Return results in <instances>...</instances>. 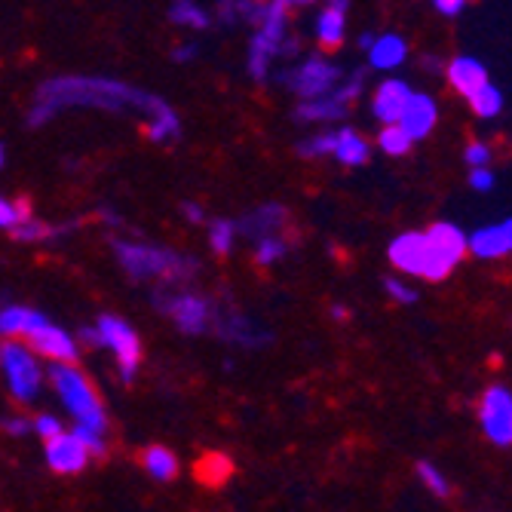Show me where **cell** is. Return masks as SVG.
I'll list each match as a JSON object with an SVG mask.
<instances>
[{
  "label": "cell",
  "mask_w": 512,
  "mask_h": 512,
  "mask_svg": "<svg viewBox=\"0 0 512 512\" xmlns=\"http://www.w3.org/2000/svg\"><path fill=\"white\" fill-rule=\"evenodd\" d=\"M157 96L145 89H135L114 77H86V74H65L40 83L34 105L28 111V126H46L65 108H99V111H138L151 117L157 108Z\"/></svg>",
  "instance_id": "1"
},
{
  "label": "cell",
  "mask_w": 512,
  "mask_h": 512,
  "mask_svg": "<svg viewBox=\"0 0 512 512\" xmlns=\"http://www.w3.org/2000/svg\"><path fill=\"white\" fill-rule=\"evenodd\" d=\"M114 255L120 267L135 279V283H148V279H163V286H181L197 273V261L188 255H178L163 246L151 243H129L114 240Z\"/></svg>",
  "instance_id": "2"
},
{
  "label": "cell",
  "mask_w": 512,
  "mask_h": 512,
  "mask_svg": "<svg viewBox=\"0 0 512 512\" xmlns=\"http://www.w3.org/2000/svg\"><path fill=\"white\" fill-rule=\"evenodd\" d=\"M50 381H53L56 396L62 399L65 411L74 417L80 430H92V433L108 436L105 405L77 365H50Z\"/></svg>",
  "instance_id": "3"
},
{
  "label": "cell",
  "mask_w": 512,
  "mask_h": 512,
  "mask_svg": "<svg viewBox=\"0 0 512 512\" xmlns=\"http://www.w3.org/2000/svg\"><path fill=\"white\" fill-rule=\"evenodd\" d=\"M80 341L86 347L111 350L117 359V368H120V378L126 384L135 381V371H138V365H142V341H138V332L126 319H120L114 313H102L92 329H80Z\"/></svg>",
  "instance_id": "4"
},
{
  "label": "cell",
  "mask_w": 512,
  "mask_h": 512,
  "mask_svg": "<svg viewBox=\"0 0 512 512\" xmlns=\"http://www.w3.org/2000/svg\"><path fill=\"white\" fill-rule=\"evenodd\" d=\"M0 371L7 375L10 393L16 402L28 405L43 390V368L28 344L22 341H4L0 344Z\"/></svg>",
  "instance_id": "5"
},
{
  "label": "cell",
  "mask_w": 512,
  "mask_h": 512,
  "mask_svg": "<svg viewBox=\"0 0 512 512\" xmlns=\"http://www.w3.org/2000/svg\"><path fill=\"white\" fill-rule=\"evenodd\" d=\"M154 304L178 325V332L184 335H203L212 329L215 319V304L197 292H172V289H157Z\"/></svg>",
  "instance_id": "6"
},
{
  "label": "cell",
  "mask_w": 512,
  "mask_h": 512,
  "mask_svg": "<svg viewBox=\"0 0 512 512\" xmlns=\"http://www.w3.org/2000/svg\"><path fill=\"white\" fill-rule=\"evenodd\" d=\"M283 83L304 102H316V99L332 96V92L341 86V68L322 56H310L301 65L289 68L283 74Z\"/></svg>",
  "instance_id": "7"
},
{
  "label": "cell",
  "mask_w": 512,
  "mask_h": 512,
  "mask_svg": "<svg viewBox=\"0 0 512 512\" xmlns=\"http://www.w3.org/2000/svg\"><path fill=\"white\" fill-rule=\"evenodd\" d=\"M427 243H430V261H427L424 279H430V283H442V279L463 261V255H467V249H470L467 234H463L457 224H448V221H439L427 230Z\"/></svg>",
  "instance_id": "8"
},
{
  "label": "cell",
  "mask_w": 512,
  "mask_h": 512,
  "mask_svg": "<svg viewBox=\"0 0 512 512\" xmlns=\"http://www.w3.org/2000/svg\"><path fill=\"white\" fill-rule=\"evenodd\" d=\"M479 424H482V433L506 448L512 445V393L500 384L488 387L479 399Z\"/></svg>",
  "instance_id": "9"
},
{
  "label": "cell",
  "mask_w": 512,
  "mask_h": 512,
  "mask_svg": "<svg viewBox=\"0 0 512 512\" xmlns=\"http://www.w3.org/2000/svg\"><path fill=\"white\" fill-rule=\"evenodd\" d=\"M25 344L31 347L34 356L50 359L53 365H74L77 356H80V341L71 332H65L62 325L50 322V319H46L37 332H31Z\"/></svg>",
  "instance_id": "10"
},
{
  "label": "cell",
  "mask_w": 512,
  "mask_h": 512,
  "mask_svg": "<svg viewBox=\"0 0 512 512\" xmlns=\"http://www.w3.org/2000/svg\"><path fill=\"white\" fill-rule=\"evenodd\" d=\"M212 329L221 341L230 344H240V347H264L270 341V332L261 329V325L246 316V313H234V310H218L215 307V319H212Z\"/></svg>",
  "instance_id": "11"
},
{
  "label": "cell",
  "mask_w": 512,
  "mask_h": 512,
  "mask_svg": "<svg viewBox=\"0 0 512 512\" xmlns=\"http://www.w3.org/2000/svg\"><path fill=\"white\" fill-rule=\"evenodd\" d=\"M43 457H46V467L59 476H77L89 467V460H92V454L74 436V430L56 436L53 442H43Z\"/></svg>",
  "instance_id": "12"
},
{
  "label": "cell",
  "mask_w": 512,
  "mask_h": 512,
  "mask_svg": "<svg viewBox=\"0 0 512 512\" xmlns=\"http://www.w3.org/2000/svg\"><path fill=\"white\" fill-rule=\"evenodd\" d=\"M390 261L399 273L405 276H421L427 273V261H430V243H427V230L417 234V230H408V234L396 237L390 243Z\"/></svg>",
  "instance_id": "13"
},
{
  "label": "cell",
  "mask_w": 512,
  "mask_h": 512,
  "mask_svg": "<svg viewBox=\"0 0 512 512\" xmlns=\"http://www.w3.org/2000/svg\"><path fill=\"white\" fill-rule=\"evenodd\" d=\"M436 120H439V108L436 102L427 96V92H411V99L399 117V126L408 132L411 142H421V138H427L433 129H436Z\"/></svg>",
  "instance_id": "14"
},
{
  "label": "cell",
  "mask_w": 512,
  "mask_h": 512,
  "mask_svg": "<svg viewBox=\"0 0 512 512\" xmlns=\"http://www.w3.org/2000/svg\"><path fill=\"white\" fill-rule=\"evenodd\" d=\"M411 92H414V89H411L405 80H399V77L384 80V83L375 89V99H371V114H375L384 126L399 123V117H402V111H405V105H408V99H411Z\"/></svg>",
  "instance_id": "15"
},
{
  "label": "cell",
  "mask_w": 512,
  "mask_h": 512,
  "mask_svg": "<svg viewBox=\"0 0 512 512\" xmlns=\"http://www.w3.org/2000/svg\"><path fill=\"white\" fill-rule=\"evenodd\" d=\"M283 227H286V209L276 206V203L258 206V209H252L249 215H243L237 221L240 234H246L255 243H261L264 237H279V230H283Z\"/></svg>",
  "instance_id": "16"
},
{
  "label": "cell",
  "mask_w": 512,
  "mask_h": 512,
  "mask_svg": "<svg viewBox=\"0 0 512 512\" xmlns=\"http://www.w3.org/2000/svg\"><path fill=\"white\" fill-rule=\"evenodd\" d=\"M448 83L460 92L463 99H473L476 92H482L491 80H488V71L479 59L473 56H457L448 62Z\"/></svg>",
  "instance_id": "17"
},
{
  "label": "cell",
  "mask_w": 512,
  "mask_h": 512,
  "mask_svg": "<svg viewBox=\"0 0 512 512\" xmlns=\"http://www.w3.org/2000/svg\"><path fill=\"white\" fill-rule=\"evenodd\" d=\"M43 322H46V316L40 310L7 304V307H0V338H7V341L25 338L28 341V335L37 332Z\"/></svg>",
  "instance_id": "18"
},
{
  "label": "cell",
  "mask_w": 512,
  "mask_h": 512,
  "mask_svg": "<svg viewBox=\"0 0 512 512\" xmlns=\"http://www.w3.org/2000/svg\"><path fill=\"white\" fill-rule=\"evenodd\" d=\"M347 4H341V0H335V4H325L316 16V40L325 46V50H338V46L344 43V34H347Z\"/></svg>",
  "instance_id": "19"
},
{
  "label": "cell",
  "mask_w": 512,
  "mask_h": 512,
  "mask_svg": "<svg viewBox=\"0 0 512 512\" xmlns=\"http://www.w3.org/2000/svg\"><path fill=\"white\" fill-rule=\"evenodd\" d=\"M405 59H408V43L399 34L375 37V43H371V50H368V62H371V68H378V71L402 68Z\"/></svg>",
  "instance_id": "20"
},
{
  "label": "cell",
  "mask_w": 512,
  "mask_h": 512,
  "mask_svg": "<svg viewBox=\"0 0 512 512\" xmlns=\"http://www.w3.org/2000/svg\"><path fill=\"white\" fill-rule=\"evenodd\" d=\"M145 132H148L151 142H157V145H172V142H178V138H181V120H178V114L172 111V105H166V102L160 99L157 108H154L151 117H148Z\"/></svg>",
  "instance_id": "21"
},
{
  "label": "cell",
  "mask_w": 512,
  "mask_h": 512,
  "mask_svg": "<svg viewBox=\"0 0 512 512\" xmlns=\"http://www.w3.org/2000/svg\"><path fill=\"white\" fill-rule=\"evenodd\" d=\"M470 243V252L482 261H497V258H506L509 255V246H506V237H503V227L500 224H488V227H479L473 237H467Z\"/></svg>",
  "instance_id": "22"
},
{
  "label": "cell",
  "mask_w": 512,
  "mask_h": 512,
  "mask_svg": "<svg viewBox=\"0 0 512 512\" xmlns=\"http://www.w3.org/2000/svg\"><path fill=\"white\" fill-rule=\"evenodd\" d=\"M371 148L356 129H338V142H335V160L341 166H362L368 160Z\"/></svg>",
  "instance_id": "23"
},
{
  "label": "cell",
  "mask_w": 512,
  "mask_h": 512,
  "mask_svg": "<svg viewBox=\"0 0 512 512\" xmlns=\"http://www.w3.org/2000/svg\"><path fill=\"white\" fill-rule=\"evenodd\" d=\"M279 56V46L273 40H267L264 34L255 31L252 43H249V56H246V68L255 80H267L270 74V62Z\"/></svg>",
  "instance_id": "24"
},
{
  "label": "cell",
  "mask_w": 512,
  "mask_h": 512,
  "mask_svg": "<svg viewBox=\"0 0 512 512\" xmlns=\"http://www.w3.org/2000/svg\"><path fill=\"white\" fill-rule=\"evenodd\" d=\"M142 467L151 479L157 482H172L178 476V457L163 448V445H151L145 454H142Z\"/></svg>",
  "instance_id": "25"
},
{
  "label": "cell",
  "mask_w": 512,
  "mask_h": 512,
  "mask_svg": "<svg viewBox=\"0 0 512 512\" xmlns=\"http://www.w3.org/2000/svg\"><path fill=\"white\" fill-rule=\"evenodd\" d=\"M344 114H347V108L335 99V92L325 99H316V102H301L295 111V117L307 120V123H332V120H341Z\"/></svg>",
  "instance_id": "26"
},
{
  "label": "cell",
  "mask_w": 512,
  "mask_h": 512,
  "mask_svg": "<svg viewBox=\"0 0 512 512\" xmlns=\"http://www.w3.org/2000/svg\"><path fill=\"white\" fill-rule=\"evenodd\" d=\"M237 237H240L237 221H230V218L209 221V246H212L215 255H230V252H234Z\"/></svg>",
  "instance_id": "27"
},
{
  "label": "cell",
  "mask_w": 512,
  "mask_h": 512,
  "mask_svg": "<svg viewBox=\"0 0 512 512\" xmlns=\"http://www.w3.org/2000/svg\"><path fill=\"white\" fill-rule=\"evenodd\" d=\"M169 19L175 25H181V28H194V31H203L212 22L209 13L200 4H194V0H178V4H172L169 7Z\"/></svg>",
  "instance_id": "28"
},
{
  "label": "cell",
  "mask_w": 512,
  "mask_h": 512,
  "mask_svg": "<svg viewBox=\"0 0 512 512\" xmlns=\"http://www.w3.org/2000/svg\"><path fill=\"white\" fill-rule=\"evenodd\" d=\"M378 145H381V151H384L387 157H405V154L414 148V142H411L408 132H405L399 123H393V126H384V129H381Z\"/></svg>",
  "instance_id": "29"
},
{
  "label": "cell",
  "mask_w": 512,
  "mask_h": 512,
  "mask_svg": "<svg viewBox=\"0 0 512 512\" xmlns=\"http://www.w3.org/2000/svg\"><path fill=\"white\" fill-rule=\"evenodd\" d=\"M470 108L476 111V117L494 120V117L503 111V96H500V89H497L494 83H488L482 92H476V96L470 99Z\"/></svg>",
  "instance_id": "30"
},
{
  "label": "cell",
  "mask_w": 512,
  "mask_h": 512,
  "mask_svg": "<svg viewBox=\"0 0 512 512\" xmlns=\"http://www.w3.org/2000/svg\"><path fill=\"white\" fill-rule=\"evenodd\" d=\"M286 255H289V243L283 237H264L261 243H255V261L261 267H273V264L283 261Z\"/></svg>",
  "instance_id": "31"
},
{
  "label": "cell",
  "mask_w": 512,
  "mask_h": 512,
  "mask_svg": "<svg viewBox=\"0 0 512 512\" xmlns=\"http://www.w3.org/2000/svg\"><path fill=\"white\" fill-rule=\"evenodd\" d=\"M335 142H338V132H319V135H310L298 145V154L301 157H325V154H335Z\"/></svg>",
  "instance_id": "32"
},
{
  "label": "cell",
  "mask_w": 512,
  "mask_h": 512,
  "mask_svg": "<svg viewBox=\"0 0 512 512\" xmlns=\"http://www.w3.org/2000/svg\"><path fill=\"white\" fill-rule=\"evenodd\" d=\"M13 237L19 243H37V240H50V224H43L40 218L28 215L19 221V227L13 230Z\"/></svg>",
  "instance_id": "33"
},
{
  "label": "cell",
  "mask_w": 512,
  "mask_h": 512,
  "mask_svg": "<svg viewBox=\"0 0 512 512\" xmlns=\"http://www.w3.org/2000/svg\"><path fill=\"white\" fill-rule=\"evenodd\" d=\"M417 479H421L436 497H448V491H451L445 473L439 467H433V463H417Z\"/></svg>",
  "instance_id": "34"
},
{
  "label": "cell",
  "mask_w": 512,
  "mask_h": 512,
  "mask_svg": "<svg viewBox=\"0 0 512 512\" xmlns=\"http://www.w3.org/2000/svg\"><path fill=\"white\" fill-rule=\"evenodd\" d=\"M31 427H34V436H40L43 442H53L56 436H62V433H65L62 421H59L56 414H50V411H43V414L31 417Z\"/></svg>",
  "instance_id": "35"
},
{
  "label": "cell",
  "mask_w": 512,
  "mask_h": 512,
  "mask_svg": "<svg viewBox=\"0 0 512 512\" xmlns=\"http://www.w3.org/2000/svg\"><path fill=\"white\" fill-rule=\"evenodd\" d=\"M200 476H203L206 482L218 485L221 479L230 476V460H227V457H218V454L206 457V460H203V467H200Z\"/></svg>",
  "instance_id": "36"
},
{
  "label": "cell",
  "mask_w": 512,
  "mask_h": 512,
  "mask_svg": "<svg viewBox=\"0 0 512 512\" xmlns=\"http://www.w3.org/2000/svg\"><path fill=\"white\" fill-rule=\"evenodd\" d=\"M22 218H28V206L25 203H10V200L0 197V227L16 230Z\"/></svg>",
  "instance_id": "37"
},
{
  "label": "cell",
  "mask_w": 512,
  "mask_h": 512,
  "mask_svg": "<svg viewBox=\"0 0 512 512\" xmlns=\"http://www.w3.org/2000/svg\"><path fill=\"white\" fill-rule=\"evenodd\" d=\"M384 289H387V295H390L396 304H414V301H417V289H411L408 283H402L399 276H387V279H384Z\"/></svg>",
  "instance_id": "38"
},
{
  "label": "cell",
  "mask_w": 512,
  "mask_h": 512,
  "mask_svg": "<svg viewBox=\"0 0 512 512\" xmlns=\"http://www.w3.org/2000/svg\"><path fill=\"white\" fill-rule=\"evenodd\" d=\"M74 436L83 442V448H86L92 457H105V451H108V436L92 433V430H80V427H74Z\"/></svg>",
  "instance_id": "39"
},
{
  "label": "cell",
  "mask_w": 512,
  "mask_h": 512,
  "mask_svg": "<svg viewBox=\"0 0 512 512\" xmlns=\"http://www.w3.org/2000/svg\"><path fill=\"white\" fill-rule=\"evenodd\" d=\"M0 430H4L7 436H13V439H22V436L34 433V427H31V417H25V414L4 417V421H0Z\"/></svg>",
  "instance_id": "40"
},
{
  "label": "cell",
  "mask_w": 512,
  "mask_h": 512,
  "mask_svg": "<svg viewBox=\"0 0 512 512\" xmlns=\"http://www.w3.org/2000/svg\"><path fill=\"white\" fill-rule=\"evenodd\" d=\"M463 160H467V166L473 169H488L491 163V148L485 142H470L467 151H463Z\"/></svg>",
  "instance_id": "41"
},
{
  "label": "cell",
  "mask_w": 512,
  "mask_h": 512,
  "mask_svg": "<svg viewBox=\"0 0 512 512\" xmlns=\"http://www.w3.org/2000/svg\"><path fill=\"white\" fill-rule=\"evenodd\" d=\"M470 188L479 191V194H488L494 188V172H491V166L488 169H470Z\"/></svg>",
  "instance_id": "42"
},
{
  "label": "cell",
  "mask_w": 512,
  "mask_h": 512,
  "mask_svg": "<svg viewBox=\"0 0 512 512\" xmlns=\"http://www.w3.org/2000/svg\"><path fill=\"white\" fill-rule=\"evenodd\" d=\"M197 53H200V50H197V43H181V46H175V50H172V59L184 65V62L197 59Z\"/></svg>",
  "instance_id": "43"
},
{
  "label": "cell",
  "mask_w": 512,
  "mask_h": 512,
  "mask_svg": "<svg viewBox=\"0 0 512 512\" xmlns=\"http://www.w3.org/2000/svg\"><path fill=\"white\" fill-rule=\"evenodd\" d=\"M463 0H439L436 4V13H442V16H448V19H454V16H460L463 13Z\"/></svg>",
  "instance_id": "44"
},
{
  "label": "cell",
  "mask_w": 512,
  "mask_h": 512,
  "mask_svg": "<svg viewBox=\"0 0 512 512\" xmlns=\"http://www.w3.org/2000/svg\"><path fill=\"white\" fill-rule=\"evenodd\" d=\"M181 212H184V218L194 221V224L203 221V206L200 203H181Z\"/></svg>",
  "instance_id": "45"
},
{
  "label": "cell",
  "mask_w": 512,
  "mask_h": 512,
  "mask_svg": "<svg viewBox=\"0 0 512 512\" xmlns=\"http://www.w3.org/2000/svg\"><path fill=\"white\" fill-rule=\"evenodd\" d=\"M500 227H503V237H506V246H509V255H512V218H506Z\"/></svg>",
  "instance_id": "46"
},
{
  "label": "cell",
  "mask_w": 512,
  "mask_h": 512,
  "mask_svg": "<svg viewBox=\"0 0 512 512\" xmlns=\"http://www.w3.org/2000/svg\"><path fill=\"white\" fill-rule=\"evenodd\" d=\"M371 43H375V34H362V37H359V46H362V50H371Z\"/></svg>",
  "instance_id": "47"
},
{
  "label": "cell",
  "mask_w": 512,
  "mask_h": 512,
  "mask_svg": "<svg viewBox=\"0 0 512 512\" xmlns=\"http://www.w3.org/2000/svg\"><path fill=\"white\" fill-rule=\"evenodd\" d=\"M424 65H427L430 71H439V59H433V56H427V59H424Z\"/></svg>",
  "instance_id": "48"
},
{
  "label": "cell",
  "mask_w": 512,
  "mask_h": 512,
  "mask_svg": "<svg viewBox=\"0 0 512 512\" xmlns=\"http://www.w3.org/2000/svg\"><path fill=\"white\" fill-rule=\"evenodd\" d=\"M332 313H335V319H344V316H347V310H344V307H332Z\"/></svg>",
  "instance_id": "49"
},
{
  "label": "cell",
  "mask_w": 512,
  "mask_h": 512,
  "mask_svg": "<svg viewBox=\"0 0 512 512\" xmlns=\"http://www.w3.org/2000/svg\"><path fill=\"white\" fill-rule=\"evenodd\" d=\"M4 163H7V148L0 145V169H4Z\"/></svg>",
  "instance_id": "50"
}]
</instances>
